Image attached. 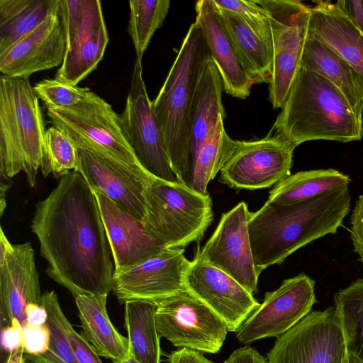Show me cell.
<instances>
[{
  "mask_svg": "<svg viewBox=\"0 0 363 363\" xmlns=\"http://www.w3.org/2000/svg\"><path fill=\"white\" fill-rule=\"evenodd\" d=\"M47 274L80 295L113 291V260L100 209L82 175L72 171L38 202L31 223Z\"/></svg>",
  "mask_w": 363,
  "mask_h": 363,
  "instance_id": "1",
  "label": "cell"
},
{
  "mask_svg": "<svg viewBox=\"0 0 363 363\" xmlns=\"http://www.w3.org/2000/svg\"><path fill=\"white\" fill-rule=\"evenodd\" d=\"M351 199L346 186L293 204L265 203L250 212L247 228L258 274L308 243L335 234L350 211Z\"/></svg>",
  "mask_w": 363,
  "mask_h": 363,
  "instance_id": "2",
  "label": "cell"
},
{
  "mask_svg": "<svg viewBox=\"0 0 363 363\" xmlns=\"http://www.w3.org/2000/svg\"><path fill=\"white\" fill-rule=\"evenodd\" d=\"M274 123L295 147L310 140L349 143L363 137V121L342 94L319 74L300 67Z\"/></svg>",
  "mask_w": 363,
  "mask_h": 363,
  "instance_id": "3",
  "label": "cell"
},
{
  "mask_svg": "<svg viewBox=\"0 0 363 363\" xmlns=\"http://www.w3.org/2000/svg\"><path fill=\"white\" fill-rule=\"evenodd\" d=\"M213 60L199 23H193L152 107L172 170L186 185L191 111L207 65Z\"/></svg>",
  "mask_w": 363,
  "mask_h": 363,
  "instance_id": "4",
  "label": "cell"
},
{
  "mask_svg": "<svg viewBox=\"0 0 363 363\" xmlns=\"http://www.w3.org/2000/svg\"><path fill=\"white\" fill-rule=\"evenodd\" d=\"M38 97L28 79L0 77V174L25 173L35 187L45 133Z\"/></svg>",
  "mask_w": 363,
  "mask_h": 363,
  "instance_id": "5",
  "label": "cell"
},
{
  "mask_svg": "<svg viewBox=\"0 0 363 363\" xmlns=\"http://www.w3.org/2000/svg\"><path fill=\"white\" fill-rule=\"evenodd\" d=\"M144 195L143 224L167 247L182 248L199 241L213 220L209 194H199L182 183L155 179Z\"/></svg>",
  "mask_w": 363,
  "mask_h": 363,
  "instance_id": "6",
  "label": "cell"
},
{
  "mask_svg": "<svg viewBox=\"0 0 363 363\" xmlns=\"http://www.w3.org/2000/svg\"><path fill=\"white\" fill-rule=\"evenodd\" d=\"M47 116L49 122L65 133L74 145L91 147L137 173L151 176L130 147L120 115L94 92L90 91L74 106L47 110Z\"/></svg>",
  "mask_w": 363,
  "mask_h": 363,
  "instance_id": "7",
  "label": "cell"
},
{
  "mask_svg": "<svg viewBox=\"0 0 363 363\" xmlns=\"http://www.w3.org/2000/svg\"><path fill=\"white\" fill-rule=\"evenodd\" d=\"M65 53L57 80L77 84L96 69L108 43L99 0H60Z\"/></svg>",
  "mask_w": 363,
  "mask_h": 363,
  "instance_id": "8",
  "label": "cell"
},
{
  "mask_svg": "<svg viewBox=\"0 0 363 363\" xmlns=\"http://www.w3.org/2000/svg\"><path fill=\"white\" fill-rule=\"evenodd\" d=\"M257 2L269 18L273 50L269 100L274 108H279L283 106L300 67L311 8L296 0H257Z\"/></svg>",
  "mask_w": 363,
  "mask_h": 363,
  "instance_id": "9",
  "label": "cell"
},
{
  "mask_svg": "<svg viewBox=\"0 0 363 363\" xmlns=\"http://www.w3.org/2000/svg\"><path fill=\"white\" fill-rule=\"evenodd\" d=\"M135 60L124 109L120 115L123 131L138 162L155 179L181 183L170 165L160 128L143 77L142 62Z\"/></svg>",
  "mask_w": 363,
  "mask_h": 363,
  "instance_id": "10",
  "label": "cell"
},
{
  "mask_svg": "<svg viewBox=\"0 0 363 363\" xmlns=\"http://www.w3.org/2000/svg\"><path fill=\"white\" fill-rule=\"evenodd\" d=\"M155 320L160 335L174 346L205 353L218 352L228 331L220 318L186 291L157 302Z\"/></svg>",
  "mask_w": 363,
  "mask_h": 363,
  "instance_id": "11",
  "label": "cell"
},
{
  "mask_svg": "<svg viewBox=\"0 0 363 363\" xmlns=\"http://www.w3.org/2000/svg\"><path fill=\"white\" fill-rule=\"evenodd\" d=\"M347 354L334 306L313 311L277 337L267 363H342Z\"/></svg>",
  "mask_w": 363,
  "mask_h": 363,
  "instance_id": "12",
  "label": "cell"
},
{
  "mask_svg": "<svg viewBox=\"0 0 363 363\" xmlns=\"http://www.w3.org/2000/svg\"><path fill=\"white\" fill-rule=\"evenodd\" d=\"M295 147L279 134L238 140L220 170V182L233 189L255 190L275 185L289 175Z\"/></svg>",
  "mask_w": 363,
  "mask_h": 363,
  "instance_id": "13",
  "label": "cell"
},
{
  "mask_svg": "<svg viewBox=\"0 0 363 363\" xmlns=\"http://www.w3.org/2000/svg\"><path fill=\"white\" fill-rule=\"evenodd\" d=\"M317 302L315 281L301 273L267 292L262 303L236 332L238 340L250 344L269 337H279L308 315Z\"/></svg>",
  "mask_w": 363,
  "mask_h": 363,
  "instance_id": "14",
  "label": "cell"
},
{
  "mask_svg": "<svg viewBox=\"0 0 363 363\" xmlns=\"http://www.w3.org/2000/svg\"><path fill=\"white\" fill-rule=\"evenodd\" d=\"M0 246L1 328H23L28 306L41 303L34 250L29 242L11 244L2 228Z\"/></svg>",
  "mask_w": 363,
  "mask_h": 363,
  "instance_id": "15",
  "label": "cell"
},
{
  "mask_svg": "<svg viewBox=\"0 0 363 363\" xmlns=\"http://www.w3.org/2000/svg\"><path fill=\"white\" fill-rule=\"evenodd\" d=\"M180 247H167L141 263L114 272L113 291L118 302L143 300L157 303L186 291L185 274L190 265Z\"/></svg>",
  "mask_w": 363,
  "mask_h": 363,
  "instance_id": "16",
  "label": "cell"
},
{
  "mask_svg": "<svg viewBox=\"0 0 363 363\" xmlns=\"http://www.w3.org/2000/svg\"><path fill=\"white\" fill-rule=\"evenodd\" d=\"M249 215L247 204L244 201L223 213L214 233L196 253L254 295L258 291L259 274L252 257L247 228Z\"/></svg>",
  "mask_w": 363,
  "mask_h": 363,
  "instance_id": "17",
  "label": "cell"
},
{
  "mask_svg": "<svg viewBox=\"0 0 363 363\" xmlns=\"http://www.w3.org/2000/svg\"><path fill=\"white\" fill-rule=\"evenodd\" d=\"M186 292L196 298L237 332L259 303L232 277L204 261L196 253L185 274Z\"/></svg>",
  "mask_w": 363,
  "mask_h": 363,
  "instance_id": "18",
  "label": "cell"
},
{
  "mask_svg": "<svg viewBox=\"0 0 363 363\" xmlns=\"http://www.w3.org/2000/svg\"><path fill=\"white\" fill-rule=\"evenodd\" d=\"M79 172L89 186L113 201L134 218L145 213V191L155 178L137 173L88 147L74 145Z\"/></svg>",
  "mask_w": 363,
  "mask_h": 363,
  "instance_id": "19",
  "label": "cell"
},
{
  "mask_svg": "<svg viewBox=\"0 0 363 363\" xmlns=\"http://www.w3.org/2000/svg\"><path fill=\"white\" fill-rule=\"evenodd\" d=\"M65 53V36L59 9L0 51V72L6 77L28 79L35 72L62 65Z\"/></svg>",
  "mask_w": 363,
  "mask_h": 363,
  "instance_id": "20",
  "label": "cell"
},
{
  "mask_svg": "<svg viewBox=\"0 0 363 363\" xmlns=\"http://www.w3.org/2000/svg\"><path fill=\"white\" fill-rule=\"evenodd\" d=\"M93 191L111 247L114 272L137 265L167 248L150 233L143 220L128 214L100 192Z\"/></svg>",
  "mask_w": 363,
  "mask_h": 363,
  "instance_id": "21",
  "label": "cell"
},
{
  "mask_svg": "<svg viewBox=\"0 0 363 363\" xmlns=\"http://www.w3.org/2000/svg\"><path fill=\"white\" fill-rule=\"evenodd\" d=\"M196 21L201 27L222 79L223 89L231 96L246 99L250 94L252 78L245 70L223 23L213 0L196 2Z\"/></svg>",
  "mask_w": 363,
  "mask_h": 363,
  "instance_id": "22",
  "label": "cell"
},
{
  "mask_svg": "<svg viewBox=\"0 0 363 363\" xmlns=\"http://www.w3.org/2000/svg\"><path fill=\"white\" fill-rule=\"evenodd\" d=\"M308 33L346 61L363 84V35L330 1H318L311 8Z\"/></svg>",
  "mask_w": 363,
  "mask_h": 363,
  "instance_id": "23",
  "label": "cell"
},
{
  "mask_svg": "<svg viewBox=\"0 0 363 363\" xmlns=\"http://www.w3.org/2000/svg\"><path fill=\"white\" fill-rule=\"evenodd\" d=\"M222 79L213 60L206 67L198 84L191 111L186 186L191 189L199 152L213 132L220 118H225L222 102Z\"/></svg>",
  "mask_w": 363,
  "mask_h": 363,
  "instance_id": "24",
  "label": "cell"
},
{
  "mask_svg": "<svg viewBox=\"0 0 363 363\" xmlns=\"http://www.w3.org/2000/svg\"><path fill=\"white\" fill-rule=\"evenodd\" d=\"M300 67L331 82L345 96L354 114L363 121V84L359 76L345 60L309 33Z\"/></svg>",
  "mask_w": 363,
  "mask_h": 363,
  "instance_id": "25",
  "label": "cell"
},
{
  "mask_svg": "<svg viewBox=\"0 0 363 363\" xmlns=\"http://www.w3.org/2000/svg\"><path fill=\"white\" fill-rule=\"evenodd\" d=\"M108 295H80L75 297L82 336L99 356L112 362L130 356L128 337L122 335L110 320L106 310Z\"/></svg>",
  "mask_w": 363,
  "mask_h": 363,
  "instance_id": "26",
  "label": "cell"
},
{
  "mask_svg": "<svg viewBox=\"0 0 363 363\" xmlns=\"http://www.w3.org/2000/svg\"><path fill=\"white\" fill-rule=\"evenodd\" d=\"M218 11L223 23L253 83L269 84L273 73L272 49L237 14L225 10Z\"/></svg>",
  "mask_w": 363,
  "mask_h": 363,
  "instance_id": "27",
  "label": "cell"
},
{
  "mask_svg": "<svg viewBox=\"0 0 363 363\" xmlns=\"http://www.w3.org/2000/svg\"><path fill=\"white\" fill-rule=\"evenodd\" d=\"M350 182L348 175L331 168L298 172L276 184L266 203L289 205L302 202L349 186Z\"/></svg>",
  "mask_w": 363,
  "mask_h": 363,
  "instance_id": "28",
  "label": "cell"
},
{
  "mask_svg": "<svg viewBox=\"0 0 363 363\" xmlns=\"http://www.w3.org/2000/svg\"><path fill=\"white\" fill-rule=\"evenodd\" d=\"M157 303L133 300L125 303V326L130 354L140 363H160V335L156 326Z\"/></svg>",
  "mask_w": 363,
  "mask_h": 363,
  "instance_id": "29",
  "label": "cell"
},
{
  "mask_svg": "<svg viewBox=\"0 0 363 363\" xmlns=\"http://www.w3.org/2000/svg\"><path fill=\"white\" fill-rule=\"evenodd\" d=\"M60 9V0H0V51Z\"/></svg>",
  "mask_w": 363,
  "mask_h": 363,
  "instance_id": "30",
  "label": "cell"
},
{
  "mask_svg": "<svg viewBox=\"0 0 363 363\" xmlns=\"http://www.w3.org/2000/svg\"><path fill=\"white\" fill-rule=\"evenodd\" d=\"M334 308L347 353L363 363V278L335 294Z\"/></svg>",
  "mask_w": 363,
  "mask_h": 363,
  "instance_id": "31",
  "label": "cell"
},
{
  "mask_svg": "<svg viewBox=\"0 0 363 363\" xmlns=\"http://www.w3.org/2000/svg\"><path fill=\"white\" fill-rule=\"evenodd\" d=\"M221 116L211 136L201 147L195 164L191 189L201 194H208L209 182L218 172L235 150L238 140H233L224 127Z\"/></svg>",
  "mask_w": 363,
  "mask_h": 363,
  "instance_id": "32",
  "label": "cell"
},
{
  "mask_svg": "<svg viewBox=\"0 0 363 363\" xmlns=\"http://www.w3.org/2000/svg\"><path fill=\"white\" fill-rule=\"evenodd\" d=\"M128 32L137 58L142 59L155 32L160 28L170 6L169 0L129 1Z\"/></svg>",
  "mask_w": 363,
  "mask_h": 363,
  "instance_id": "33",
  "label": "cell"
},
{
  "mask_svg": "<svg viewBox=\"0 0 363 363\" xmlns=\"http://www.w3.org/2000/svg\"><path fill=\"white\" fill-rule=\"evenodd\" d=\"M40 169L44 177L52 173L55 179L78 169L76 147L65 133L54 125L45 133Z\"/></svg>",
  "mask_w": 363,
  "mask_h": 363,
  "instance_id": "34",
  "label": "cell"
},
{
  "mask_svg": "<svg viewBox=\"0 0 363 363\" xmlns=\"http://www.w3.org/2000/svg\"><path fill=\"white\" fill-rule=\"evenodd\" d=\"M41 304L48 313L46 325L50 331L49 350L34 354L43 363H78L67 339L63 326L65 317L54 291L42 294Z\"/></svg>",
  "mask_w": 363,
  "mask_h": 363,
  "instance_id": "35",
  "label": "cell"
},
{
  "mask_svg": "<svg viewBox=\"0 0 363 363\" xmlns=\"http://www.w3.org/2000/svg\"><path fill=\"white\" fill-rule=\"evenodd\" d=\"M33 90L47 110L65 108L77 104L91 91L89 88L67 84L56 79H43L35 84Z\"/></svg>",
  "mask_w": 363,
  "mask_h": 363,
  "instance_id": "36",
  "label": "cell"
},
{
  "mask_svg": "<svg viewBox=\"0 0 363 363\" xmlns=\"http://www.w3.org/2000/svg\"><path fill=\"white\" fill-rule=\"evenodd\" d=\"M213 1L218 9L228 11L240 16L272 49L269 18L265 10L257 1L213 0Z\"/></svg>",
  "mask_w": 363,
  "mask_h": 363,
  "instance_id": "37",
  "label": "cell"
},
{
  "mask_svg": "<svg viewBox=\"0 0 363 363\" xmlns=\"http://www.w3.org/2000/svg\"><path fill=\"white\" fill-rule=\"evenodd\" d=\"M65 335L78 363H103L90 343L72 326L66 316L63 320Z\"/></svg>",
  "mask_w": 363,
  "mask_h": 363,
  "instance_id": "38",
  "label": "cell"
},
{
  "mask_svg": "<svg viewBox=\"0 0 363 363\" xmlns=\"http://www.w3.org/2000/svg\"><path fill=\"white\" fill-rule=\"evenodd\" d=\"M50 331L46 324H28L22 330V347L24 353L39 354L49 350Z\"/></svg>",
  "mask_w": 363,
  "mask_h": 363,
  "instance_id": "39",
  "label": "cell"
},
{
  "mask_svg": "<svg viewBox=\"0 0 363 363\" xmlns=\"http://www.w3.org/2000/svg\"><path fill=\"white\" fill-rule=\"evenodd\" d=\"M350 238L359 260L363 264V194L355 202L350 219Z\"/></svg>",
  "mask_w": 363,
  "mask_h": 363,
  "instance_id": "40",
  "label": "cell"
},
{
  "mask_svg": "<svg viewBox=\"0 0 363 363\" xmlns=\"http://www.w3.org/2000/svg\"><path fill=\"white\" fill-rule=\"evenodd\" d=\"M335 4L363 35V0H340Z\"/></svg>",
  "mask_w": 363,
  "mask_h": 363,
  "instance_id": "41",
  "label": "cell"
},
{
  "mask_svg": "<svg viewBox=\"0 0 363 363\" xmlns=\"http://www.w3.org/2000/svg\"><path fill=\"white\" fill-rule=\"evenodd\" d=\"M223 363H267V359L255 349L245 346L234 350Z\"/></svg>",
  "mask_w": 363,
  "mask_h": 363,
  "instance_id": "42",
  "label": "cell"
},
{
  "mask_svg": "<svg viewBox=\"0 0 363 363\" xmlns=\"http://www.w3.org/2000/svg\"><path fill=\"white\" fill-rule=\"evenodd\" d=\"M169 363H214L203 356L201 352L179 348L173 351L169 357Z\"/></svg>",
  "mask_w": 363,
  "mask_h": 363,
  "instance_id": "43",
  "label": "cell"
},
{
  "mask_svg": "<svg viewBox=\"0 0 363 363\" xmlns=\"http://www.w3.org/2000/svg\"><path fill=\"white\" fill-rule=\"evenodd\" d=\"M22 330L21 328L9 326L1 329V346L9 353L22 347Z\"/></svg>",
  "mask_w": 363,
  "mask_h": 363,
  "instance_id": "44",
  "label": "cell"
},
{
  "mask_svg": "<svg viewBox=\"0 0 363 363\" xmlns=\"http://www.w3.org/2000/svg\"><path fill=\"white\" fill-rule=\"evenodd\" d=\"M28 324L42 325L46 323L48 313L44 306L40 304H30L26 309Z\"/></svg>",
  "mask_w": 363,
  "mask_h": 363,
  "instance_id": "45",
  "label": "cell"
},
{
  "mask_svg": "<svg viewBox=\"0 0 363 363\" xmlns=\"http://www.w3.org/2000/svg\"><path fill=\"white\" fill-rule=\"evenodd\" d=\"M0 213L2 216L6 206V193L11 186L12 182L11 178L3 174H0Z\"/></svg>",
  "mask_w": 363,
  "mask_h": 363,
  "instance_id": "46",
  "label": "cell"
},
{
  "mask_svg": "<svg viewBox=\"0 0 363 363\" xmlns=\"http://www.w3.org/2000/svg\"><path fill=\"white\" fill-rule=\"evenodd\" d=\"M24 350L20 347L9 353L6 363H23Z\"/></svg>",
  "mask_w": 363,
  "mask_h": 363,
  "instance_id": "47",
  "label": "cell"
},
{
  "mask_svg": "<svg viewBox=\"0 0 363 363\" xmlns=\"http://www.w3.org/2000/svg\"><path fill=\"white\" fill-rule=\"evenodd\" d=\"M23 363H43L34 354L24 353Z\"/></svg>",
  "mask_w": 363,
  "mask_h": 363,
  "instance_id": "48",
  "label": "cell"
},
{
  "mask_svg": "<svg viewBox=\"0 0 363 363\" xmlns=\"http://www.w3.org/2000/svg\"><path fill=\"white\" fill-rule=\"evenodd\" d=\"M113 363H140L136 359H135L131 355L125 359L114 361Z\"/></svg>",
  "mask_w": 363,
  "mask_h": 363,
  "instance_id": "49",
  "label": "cell"
},
{
  "mask_svg": "<svg viewBox=\"0 0 363 363\" xmlns=\"http://www.w3.org/2000/svg\"><path fill=\"white\" fill-rule=\"evenodd\" d=\"M349 363H359L357 360L354 358L352 355L348 354Z\"/></svg>",
  "mask_w": 363,
  "mask_h": 363,
  "instance_id": "50",
  "label": "cell"
},
{
  "mask_svg": "<svg viewBox=\"0 0 363 363\" xmlns=\"http://www.w3.org/2000/svg\"><path fill=\"white\" fill-rule=\"evenodd\" d=\"M342 363H349V359H348V353H347V352L346 355H345V357H344V359H343Z\"/></svg>",
  "mask_w": 363,
  "mask_h": 363,
  "instance_id": "51",
  "label": "cell"
}]
</instances>
